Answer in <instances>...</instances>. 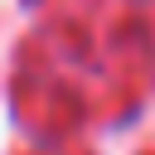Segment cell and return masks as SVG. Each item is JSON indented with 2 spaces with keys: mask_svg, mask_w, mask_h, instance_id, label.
<instances>
[]
</instances>
